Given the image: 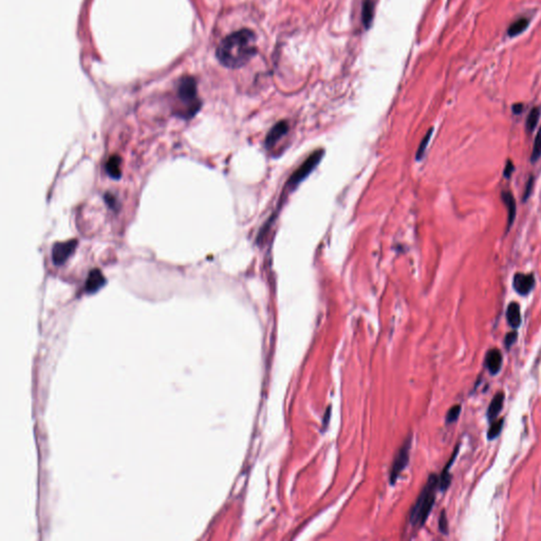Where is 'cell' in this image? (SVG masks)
<instances>
[{
  "label": "cell",
  "mask_w": 541,
  "mask_h": 541,
  "mask_svg": "<svg viewBox=\"0 0 541 541\" xmlns=\"http://www.w3.org/2000/svg\"><path fill=\"white\" fill-rule=\"evenodd\" d=\"M363 18H364V21L366 24H370L371 20H372V16H373V5L370 3V2H367L364 6V10H363Z\"/></svg>",
  "instance_id": "22"
},
{
  "label": "cell",
  "mask_w": 541,
  "mask_h": 541,
  "mask_svg": "<svg viewBox=\"0 0 541 541\" xmlns=\"http://www.w3.org/2000/svg\"><path fill=\"white\" fill-rule=\"evenodd\" d=\"M329 416H330V408H328V411H327V417H329ZM325 419H326V416H325ZM327 423H328V419H327V421L326 420L324 421V425H326Z\"/></svg>",
  "instance_id": "29"
},
{
  "label": "cell",
  "mask_w": 541,
  "mask_h": 541,
  "mask_svg": "<svg viewBox=\"0 0 541 541\" xmlns=\"http://www.w3.org/2000/svg\"><path fill=\"white\" fill-rule=\"evenodd\" d=\"M517 339V332L516 331H512L506 334L505 336V339H504V343H505V347L506 348H510V346H512Z\"/></svg>",
  "instance_id": "25"
},
{
  "label": "cell",
  "mask_w": 541,
  "mask_h": 541,
  "mask_svg": "<svg viewBox=\"0 0 541 541\" xmlns=\"http://www.w3.org/2000/svg\"><path fill=\"white\" fill-rule=\"evenodd\" d=\"M410 444H411V439L406 440L395 458V461L392 464V470H391V473H390V481H391V483L396 482V480L399 477V475L405 470L406 466H407L408 461H409Z\"/></svg>",
  "instance_id": "6"
},
{
  "label": "cell",
  "mask_w": 541,
  "mask_h": 541,
  "mask_svg": "<svg viewBox=\"0 0 541 541\" xmlns=\"http://www.w3.org/2000/svg\"><path fill=\"white\" fill-rule=\"evenodd\" d=\"M523 108H524L523 104H515V105H513L512 109H513V112L515 114H521L522 111H523Z\"/></svg>",
  "instance_id": "28"
},
{
  "label": "cell",
  "mask_w": 541,
  "mask_h": 541,
  "mask_svg": "<svg viewBox=\"0 0 541 541\" xmlns=\"http://www.w3.org/2000/svg\"><path fill=\"white\" fill-rule=\"evenodd\" d=\"M533 185H534V178H533V177H530L529 181L527 182V185H525V188H524L523 201H527L528 198L530 197V194L532 193V190H533Z\"/></svg>",
  "instance_id": "24"
},
{
  "label": "cell",
  "mask_w": 541,
  "mask_h": 541,
  "mask_svg": "<svg viewBox=\"0 0 541 541\" xmlns=\"http://www.w3.org/2000/svg\"><path fill=\"white\" fill-rule=\"evenodd\" d=\"M179 97L187 107L186 116H192L200 108V103L197 102L196 83L191 79H185L179 88Z\"/></svg>",
  "instance_id": "4"
},
{
  "label": "cell",
  "mask_w": 541,
  "mask_h": 541,
  "mask_svg": "<svg viewBox=\"0 0 541 541\" xmlns=\"http://www.w3.org/2000/svg\"><path fill=\"white\" fill-rule=\"evenodd\" d=\"M288 130H289V124L287 122L281 121L277 123L272 129L269 130V132L266 135V138H265L266 147L272 148L279 141V139L282 138L283 135L288 132Z\"/></svg>",
  "instance_id": "9"
},
{
  "label": "cell",
  "mask_w": 541,
  "mask_h": 541,
  "mask_svg": "<svg viewBox=\"0 0 541 541\" xmlns=\"http://www.w3.org/2000/svg\"><path fill=\"white\" fill-rule=\"evenodd\" d=\"M256 53V35L249 29H242L221 41L217 49V58L223 66L236 69L247 65Z\"/></svg>",
  "instance_id": "1"
},
{
  "label": "cell",
  "mask_w": 541,
  "mask_h": 541,
  "mask_svg": "<svg viewBox=\"0 0 541 541\" xmlns=\"http://www.w3.org/2000/svg\"><path fill=\"white\" fill-rule=\"evenodd\" d=\"M79 241L77 239H71L68 241L57 242L52 248V261L55 265L61 266L74 254Z\"/></svg>",
  "instance_id": "5"
},
{
  "label": "cell",
  "mask_w": 541,
  "mask_h": 541,
  "mask_svg": "<svg viewBox=\"0 0 541 541\" xmlns=\"http://www.w3.org/2000/svg\"><path fill=\"white\" fill-rule=\"evenodd\" d=\"M431 134H432V129H430V130L427 132V134H426L425 137L423 138L422 142H421V144H420V146H419V148H417V152H416V160H421V159H422V157H423V155H424V153H425V150H426V148H427V145H428V143H429V140H430V138H431Z\"/></svg>",
  "instance_id": "21"
},
{
  "label": "cell",
  "mask_w": 541,
  "mask_h": 541,
  "mask_svg": "<svg viewBox=\"0 0 541 541\" xmlns=\"http://www.w3.org/2000/svg\"><path fill=\"white\" fill-rule=\"evenodd\" d=\"M503 403H504V394L503 392L496 394V396L493 398L489 404V407L487 410V416L489 421H493L499 414V412L502 410Z\"/></svg>",
  "instance_id": "14"
},
{
  "label": "cell",
  "mask_w": 541,
  "mask_h": 541,
  "mask_svg": "<svg viewBox=\"0 0 541 541\" xmlns=\"http://www.w3.org/2000/svg\"><path fill=\"white\" fill-rule=\"evenodd\" d=\"M461 413V406L460 405H455L453 406L452 408H450L447 412V415H446V423L447 424H452L454 422H456V421L459 419V415Z\"/></svg>",
  "instance_id": "20"
},
{
  "label": "cell",
  "mask_w": 541,
  "mask_h": 541,
  "mask_svg": "<svg viewBox=\"0 0 541 541\" xmlns=\"http://www.w3.org/2000/svg\"><path fill=\"white\" fill-rule=\"evenodd\" d=\"M535 277L533 274L516 273L513 278V287L519 295H528L534 288Z\"/></svg>",
  "instance_id": "7"
},
{
  "label": "cell",
  "mask_w": 541,
  "mask_h": 541,
  "mask_svg": "<svg viewBox=\"0 0 541 541\" xmlns=\"http://www.w3.org/2000/svg\"><path fill=\"white\" fill-rule=\"evenodd\" d=\"M439 486V477L430 475L426 485L421 491L419 498L410 512V522L412 527L421 528L426 522L435 500V493Z\"/></svg>",
  "instance_id": "2"
},
{
  "label": "cell",
  "mask_w": 541,
  "mask_h": 541,
  "mask_svg": "<svg viewBox=\"0 0 541 541\" xmlns=\"http://www.w3.org/2000/svg\"><path fill=\"white\" fill-rule=\"evenodd\" d=\"M439 529L442 532V534H447L448 532V522H447V518L445 515V510H442V513H441L440 520H439Z\"/></svg>",
  "instance_id": "23"
},
{
  "label": "cell",
  "mask_w": 541,
  "mask_h": 541,
  "mask_svg": "<svg viewBox=\"0 0 541 541\" xmlns=\"http://www.w3.org/2000/svg\"><path fill=\"white\" fill-rule=\"evenodd\" d=\"M501 199L507 209V231H508L510 228H512V225L516 218V212H517L516 201H515L513 193L508 190H504L501 192Z\"/></svg>",
  "instance_id": "11"
},
{
  "label": "cell",
  "mask_w": 541,
  "mask_h": 541,
  "mask_svg": "<svg viewBox=\"0 0 541 541\" xmlns=\"http://www.w3.org/2000/svg\"><path fill=\"white\" fill-rule=\"evenodd\" d=\"M458 452H459V446L456 447V450H455L454 455L452 456V459H450L449 462L446 464V468L444 469V471H443L441 477L439 478V487H440V489L443 490V491H444V490L449 486V484H450V476H449V474H448V471H449L450 466H452L453 462L455 461Z\"/></svg>",
  "instance_id": "15"
},
{
  "label": "cell",
  "mask_w": 541,
  "mask_h": 541,
  "mask_svg": "<svg viewBox=\"0 0 541 541\" xmlns=\"http://www.w3.org/2000/svg\"><path fill=\"white\" fill-rule=\"evenodd\" d=\"M104 199H105V202L108 204V206L110 208H115V206H116V198L113 196L111 192L105 193Z\"/></svg>",
  "instance_id": "26"
},
{
  "label": "cell",
  "mask_w": 541,
  "mask_h": 541,
  "mask_svg": "<svg viewBox=\"0 0 541 541\" xmlns=\"http://www.w3.org/2000/svg\"><path fill=\"white\" fill-rule=\"evenodd\" d=\"M539 116H540V108L539 107H535L533 108L528 117H527V123H525V128H527V131L528 132H532L535 127L537 126V123L539 121Z\"/></svg>",
  "instance_id": "17"
},
{
  "label": "cell",
  "mask_w": 541,
  "mask_h": 541,
  "mask_svg": "<svg viewBox=\"0 0 541 541\" xmlns=\"http://www.w3.org/2000/svg\"><path fill=\"white\" fill-rule=\"evenodd\" d=\"M503 422H504V420L501 419V420L496 421V422H493L490 424V427H489L488 432H487V439L488 440H494V439H496V438L498 437V435L501 432V430H502Z\"/></svg>",
  "instance_id": "18"
},
{
  "label": "cell",
  "mask_w": 541,
  "mask_h": 541,
  "mask_svg": "<svg viewBox=\"0 0 541 541\" xmlns=\"http://www.w3.org/2000/svg\"><path fill=\"white\" fill-rule=\"evenodd\" d=\"M541 157V128L539 129L536 138H535V142H534V148H533V152H532V155H531V161L532 162H536L539 160V158Z\"/></svg>",
  "instance_id": "19"
},
{
  "label": "cell",
  "mask_w": 541,
  "mask_h": 541,
  "mask_svg": "<svg viewBox=\"0 0 541 541\" xmlns=\"http://www.w3.org/2000/svg\"><path fill=\"white\" fill-rule=\"evenodd\" d=\"M105 169L108 174L109 177H111L114 180H118L122 176V159L119 156L113 155L109 157V159L105 165Z\"/></svg>",
  "instance_id": "12"
},
{
  "label": "cell",
  "mask_w": 541,
  "mask_h": 541,
  "mask_svg": "<svg viewBox=\"0 0 541 541\" xmlns=\"http://www.w3.org/2000/svg\"><path fill=\"white\" fill-rule=\"evenodd\" d=\"M323 156L324 150H316V152H314L312 155L309 156V158L300 165L289 179L287 185L290 187V189H293L299 183H302L303 180H305L315 169V167L317 166Z\"/></svg>",
  "instance_id": "3"
},
{
  "label": "cell",
  "mask_w": 541,
  "mask_h": 541,
  "mask_svg": "<svg viewBox=\"0 0 541 541\" xmlns=\"http://www.w3.org/2000/svg\"><path fill=\"white\" fill-rule=\"evenodd\" d=\"M506 318L508 325L516 329L521 324V313H520V306L517 303H510L507 307L506 311Z\"/></svg>",
  "instance_id": "13"
},
{
  "label": "cell",
  "mask_w": 541,
  "mask_h": 541,
  "mask_svg": "<svg viewBox=\"0 0 541 541\" xmlns=\"http://www.w3.org/2000/svg\"><path fill=\"white\" fill-rule=\"evenodd\" d=\"M105 284H106V278H105L103 273L99 268H93L90 270V273L87 277L85 283V291L88 294H93L101 290Z\"/></svg>",
  "instance_id": "8"
},
{
  "label": "cell",
  "mask_w": 541,
  "mask_h": 541,
  "mask_svg": "<svg viewBox=\"0 0 541 541\" xmlns=\"http://www.w3.org/2000/svg\"><path fill=\"white\" fill-rule=\"evenodd\" d=\"M528 26H529V19L524 18V17L519 18V19L515 20L512 24L509 26V28L507 30V35L510 36V37L517 36L520 33H522L524 30L528 28Z\"/></svg>",
  "instance_id": "16"
},
{
  "label": "cell",
  "mask_w": 541,
  "mask_h": 541,
  "mask_svg": "<svg viewBox=\"0 0 541 541\" xmlns=\"http://www.w3.org/2000/svg\"><path fill=\"white\" fill-rule=\"evenodd\" d=\"M485 366L487 370L493 374H497L502 366V354L499 349H490L487 351L485 356Z\"/></svg>",
  "instance_id": "10"
},
{
  "label": "cell",
  "mask_w": 541,
  "mask_h": 541,
  "mask_svg": "<svg viewBox=\"0 0 541 541\" xmlns=\"http://www.w3.org/2000/svg\"><path fill=\"white\" fill-rule=\"evenodd\" d=\"M514 170H515V167H514V165H513V162L510 161V160H507L506 165H505V168H504V171H503L504 177H505V178H509L510 175L513 174Z\"/></svg>",
  "instance_id": "27"
}]
</instances>
